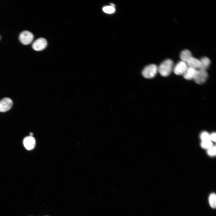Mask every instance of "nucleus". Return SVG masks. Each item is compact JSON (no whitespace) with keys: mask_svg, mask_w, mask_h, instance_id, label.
Masks as SVG:
<instances>
[{"mask_svg":"<svg viewBox=\"0 0 216 216\" xmlns=\"http://www.w3.org/2000/svg\"><path fill=\"white\" fill-rule=\"evenodd\" d=\"M30 136H33V134L32 133V132H31V133H30Z\"/></svg>","mask_w":216,"mask_h":216,"instance_id":"20","label":"nucleus"},{"mask_svg":"<svg viewBox=\"0 0 216 216\" xmlns=\"http://www.w3.org/2000/svg\"><path fill=\"white\" fill-rule=\"evenodd\" d=\"M103 11L107 14H112L114 13L115 11L114 7L111 6H106L103 8Z\"/></svg>","mask_w":216,"mask_h":216,"instance_id":"15","label":"nucleus"},{"mask_svg":"<svg viewBox=\"0 0 216 216\" xmlns=\"http://www.w3.org/2000/svg\"><path fill=\"white\" fill-rule=\"evenodd\" d=\"M192 56L191 52L188 50L182 51L180 55V58L182 61L186 63Z\"/></svg>","mask_w":216,"mask_h":216,"instance_id":"11","label":"nucleus"},{"mask_svg":"<svg viewBox=\"0 0 216 216\" xmlns=\"http://www.w3.org/2000/svg\"><path fill=\"white\" fill-rule=\"evenodd\" d=\"M188 67L195 69H199L200 66V60L192 56L186 63Z\"/></svg>","mask_w":216,"mask_h":216,"instance_id":"9","label":"nucleus"},{"mask_svg":"<svg viewBox=\"0 0 216 216\" xmlns=\"http://www.w3.org/2000/svg\"><path fill=\"white\" fill-rule=\"evenodd\" d=\"M173 63L170 59H167L163 61L158 67V71L163 76H167L171 73Z\"/></svg>","mask_w":216,"mask_h":216,"instance_id":"1","label":"nucleus"},{"mask_svg":"<svg viewBox=\"0 0 216 216\" xmlns=\"http://www.w3.org/2000/svg\"><path fill=\"white\" fill-rule=\"evenodd\" d=\"M200 138L202 141L210 140V135L206 132L202 133L200 135Z\"/></svg>","mask_w":216,"mask_h":216,"instance_id":"16","label":"nucleus"},{"mask_svg":"<svg viewBox=\"0 0 216 216\" xmlns=\"http://www.w3.org/2000/svg\"><path fill=\"white\" fill-rule=\"evenodd\" d=\"M34 38L33 34L29 31H24L20 34L19 39L20 42L24 45L30 44Z\"/></svg>","mask_w":216,"mask_h":216,"instance_id":"4","label":"nucleus"},{"mask_svg":"<svg viewBox=\"0 0 216 216\" xmlns=\"http://www.w3.org/2000/svg\"><path fill=\"white\" fill-rule=\"evenodd\" d=\"M158 71V67L154 64L149 65L143 70L142 74L146 78L150 79L154 77Z\"/></svg>","mask_w":216,"mask_h":216,"instance_id":"2","label":"nucleus"},{"mask_svg":"<svg viewBox=\"0 0 216 216\" xmlns=\"http://www.w3.org/2000/svg\"><path fill=\"white\" fill-rule=\"evenodd\" d=\"M110 5H110L111 6H112V7H115V5H114V4H113V3H111Z\"/></svg>","mask_w":216,"mask_h":216,"instance_id":"19","label":"nucleus"},{"mask_svg":"<svg viewBox=\"0 0 216 216\" xmlns=\"http://www.w3.org/2000/svg\"><path fill=\"white\" fill-rule=\"evenodd\" d=\"M208 77L206 70L199 69L196 70L193 80L196 83L202 84L205 82Z\"/></svg>","mask_w":216,"mask_h":216,"instance_id":"3","label":"nucleus"},{"mask_svg":"<svg viewBox=\"0 0 216 216\" xmlns=\"http://www.w3.org/2000/svg\"><path fill=\"white\" fill-rule=\"evenodd\" d=\"M200 60V66L199 69L206 70L210 64L211 62L210 60L208 57H204Z\"/></svg>","mask_w":216,"mask_h":216,"instance_id":"12","label":"nucleus"},{"mask_svg":"<svg viewBox=\"0 0 216 216\" xmlns=\"http://www.w3.org/2000/svg\"><path fill=\"white\" fill-rule=\"evenodd\" d=\"M201 147L204 148L209 149L212 146V143L210 140L202 141Z\"/></svg>","mask_w":216,"mask_h":216,"instance_id":"14","label":"nucleus"},{"mask_svg":"<svg viewBox=\"0 0 216 216\" xmlns=\"http://www.w3.org/2000/svg\"><path fill=\"white\" fill-rule=\"evenodd\" d=\"M210 140L215 142L216 141V134L215 133H212L210 135Z\"/></svg>","mask_w":216,"mask_h":216,"instance_id":"18","label":"nucleus"},{"mask_svg":"<svg viewBox=\"0 0 216 216\" xmlns=\"http://www.w3.org/2000/svg\"><path fill=\"white\" fill-rule=\"evenodd\" d=\"M47 45L46 40L44 38H40L34 41L32 45V47L34 50L39 51L44 49Z\"/></svg>","mask_w":216,"mask_h":216,"instance_id":"6","label":"nucleus"},{"mask_svg":"<svg viewBox=\"0 0 216 216\" xmlns=\"http://www.w3.org/2000/svg\"><path fill=\"white\" fill-rule=\"evenodd\" d=\"M188 68V65L186 62L182 61H180L174 68V72L177 75H183Z\"/></svg>","mask_w":216,"mask_h":216,"instance_id":"7","label":"nucleus"},{"mask_svg":"<svg viewBox=\"0 0 216 216\" xmlns=\"http://www.w3.org/2000/svg\"><path fill=\"white\" fill-rule=\"evenodd\" d=\"M209 202L210 206L213 208L216 207V195L214 193L211 194L209 197Z\"/></svg>","mask_w":216,"mask_h":216,"instance_id":"13","label":"nucleus"},{"mask_svg":"<svg viewBox=\"0 0 216 216\" xmlns=\"http://www.w3.org/2000/svg\"><path fill=\"white\" fill-rule=\"evenodd\" d=\"M13 105L12 100L8 98H5L0 101V112H4L10 110Z\"/></svg>","mask_w":216,"mask_h":216,"instance_id":"5","label":"nucleus"},{"mask_svg":"<svg viewBox=\"0 0 216 216\" xmlns=\"http://www.w3.org/2000/svg\"><path fill=\"white\" fill-rule=\"evenodd\" d=\"M23 144L26 149L30 150L33 149L35 147V140L33 136H28L24 139Z\"/></svg>","mask_w":216,"mask_h":216,"instance_id":"8","label":"nucleus"},{"mask_svg":"<svg viewBox=\"0 0 216 216\" xmlns=\"http://www.w3.org/2000/svg\"><path fill=\"white\" fill-rule=\"evenodd\" d=\"M208 154L211 156H214L216 154V147L212 146V147L208 149L207 151Z\"/></svg>","mask_w":216,"mask_h":216,"instance_id":"17","label":"nucleus"},{"mask_svg":"<svg viewBox=\"0 0 216 216\" xmlns=\"http://www.w3.org/2000/svg\"><path fill=\"white\" fill-rule=\"evenodd\" d=\"M196 69L188 67L186 70L183 74V77L187 80L193 79L195 74Z\"/></svg>","mask_w":216,"mask_h":216,"instance_id":"10","label":"nucleus"}]
</instances>
